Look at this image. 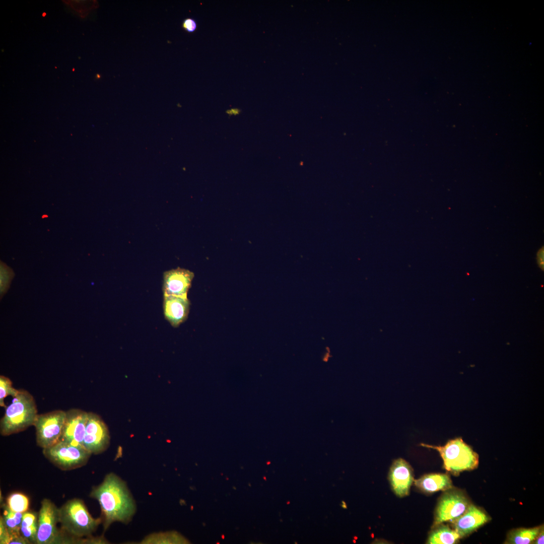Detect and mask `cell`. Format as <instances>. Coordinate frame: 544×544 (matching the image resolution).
<instances>
[{"label": "cell", "mask_w": 544, "mask_h": 544, "mask_svg": "<svg viewBox=\"0 0 544 544\" xmlns=\"http://www.w3.org/2000/svg\"><path fill=\"white\" fill-rule=\"evenodd\" d=\"M90 497L100 506L104 530L114 522H128L135 512L134 501L125 483L113 473L107 474L92 489Z\"/></svg>", "instance_id": "cell-1"}, {"label": "cell", "mask_w": 544, "mask_h": 544, "mask_svg": "<svg viewBox=\"0 0 544 544\" xmlns=\"http://www.w3.org/2000/svg\"><path fill=\"white\" fill-rule=\"evenodd\" d=\"M102 522L101 518H94L84 502L79 499L67 501L59 508V523L63 535V543H87L88 537Z\"/></svg>", "instance_id": "cell-2"}, {"label": "cell", "mask_w": 544, "mask_h": 544, "mask_svg": "<svg viewBox=\"0 0 544 544\" xmlns=\"http://www.w3.org/2000/svg\"><path fill=\"white\" fill-rule=\"evenodd\" d=\"M38 415L35 401L27 391L19 389L11 404L6 407L0 421L2 435L9 436L33 426Z\"/></svg>", "instance_id": "cell-3"}, {"label": "cell", "mask_w": 544, "mask_h": 544, "mask_svg": "<svg viewBox=\"0 0 544 544\" xmlns=\"http://www.w3.org/2000/svg\"><path fill=\"white\" fill-rule=\"evenodd\" d=\"M421 445L437 450L443 460L445 469L454 475L478 466L479 455L461 438L450 440L442 446L424 443Z\"/></svg>", "instance_id": "cell-4"}, {"label": "cell", "mask_w": 544, "mask_h": 544, "mask_svg": "<svg viewBox=\"0 0 544 544\" xmlns=\"http://www.w3.org/2000/svg\"><path fill=\"white\" fill-rule=\"evenodd\" d=\"M42 452L50 462L63 470L84 466L91 455L83 446H76L61 441L43 449Z\"/></svg>", "instance_id": "cell-5"}, {"label": "cell", "mask_w": 544, "mask_h": 544, "mask_svg": "<svg viewBox=\"0 0 544 544\" xmlns=\"http://www.w3.org/2000/svg\"><path fill=\"white\" fill-rule=\"evenodd\" d=\"M65 416L66 412L62 410L38 414L33 425L38 446L44 449L60 441Z\"/></svg>", "instance_id": "cell-6"}, {"label": "cell", "mask_w": 544, "mask_h": 544, "mask_svg": "<svg viewBox=\"0 0 544 544\" xmlns=\"http://www.w3.org/2000/svg\"><path fill=\"white\" fill-rule=\"evenodd\" d=\"M59 508L49 499H44L38 514L37 544L60 543L61 533L57 527Z\"/></svg>", "instance_id": "cell-7"}, {"label": "cell", "mask_w": 544, "mask_h": 544, "mask_svg": "<svg viewBox=\"0 0 544 544\" xmlns=\"http://www.w3.org/2000/svg\"><path fill=\"white\" fill-rule=\"evenodd\" d=\"M471 504L466 494L461 490L452 488L447 490L438 503L434 527L444 522L452 523L466 511Z\"/></svg>", "instance_id": "cell-8"}, {"label": "cell", "mask_w": 544, "mask_h": 544, "mask_svg": "<svg viewBox=\"0 0 544 544\" xmlns=\"http://www.w3.org/2000/svg\"><path fill=\"white\" fill-rule=\"evenodd\" d=\"M109 441L108 429L103 421L97 415L88 413L83 447L91 454H99L107 448Z\"/></svg>", "instance_id": "cell-9"}, {"label": "cell", "mask_w": 544, "mask_h": 544, "mask_svg": "<svg viewBox=\"0 0 544 544\" xmlns=\"http://www.w3.org/2000/svg\"><path fill=\"white\" fill-rule=\"evenodd\" d=\"M88 417V413L80 409H72L66 411L60 441L83 446Z\"/></svg>", "instance_id": "cell-10"}, {"label": "cell", "mask_w": 544, "mask_h": 544, "mask_svg": "<svg viewBox=\"0 0 544 544\" xmlns=\"http://www.w3.org/2000/svg\"><path fill=\"white\" fill-rule=\"evenodd\" d=\"M194 276L191 271L179 267L165 271L163 283L164 295L187 297Z\"/></svg>", "instance_id": "cell-11"}, {"label": "cell", "mask_w": 544, "mask_h": 544, "mask_svg": "<svg viewBox=\"0 0 544 544\" xmlns=\"http://www.w3.org/2000/svg\"><path fill=\"white\" fill-rule=\"evenodd\" d=\"M490 517L481 509L471 504L466 511L452 523L460 538L471 534L489 521Z\"/></svg>", "instance_id": "cell-12"}, {"label": "cell", "mask_w": 544, "mask_h": 544, "mask_svg": "<svg viewBox=\"0 0 544 544\" xmlns=\"http://www.w3.org/2000/svg\"><path fill=\"white\" fill-rule=\"evenodd\" d=\"M163 307L165 319L173 327H176L186 320L190 301L187 297L164 295Z\"/></svg>", "instance_id": "cell-13"}, {"label": "cell", "mask_w": 544, "mask_h": 544, "mask_svg": "<svg viewBox=\"0 0 544 544\" xmlns=\"http://www.w3.org/2000/svg\"><path fill=\"white\" fill-rule=\"evenodd\" d=\"M389 480L396 495L402 497L409 494L414 479L412 469L404 460L398 458L394 461L390 470Z\"/></svg>", "instance_id": "cell-14"}, {"label": "cell", "mask_w": 544, "mask_h": 544, "mask_svg": "<svg viewBox=\"0 0 544 544\" xmlns=\"http://www.w3.org/2000/svg\"><path fill=\"white\" fill-rule=\"evenodd\" d=\"M415 485L424 492L432 493L453 488L449 475L444 473L426 474L415 481Z\"/></svg>", "instance_id": "cell-15"}, {"label": "cell", "mask_w": 544, "mask_h": 544, "mask_svg": "<svg viewBox=\"0 0 544 544\" xmlns=\"http://www.w3.org/2000/svg\"><path fill=\"white\" fill-rule=\"evenodd\" d=\"M430 533L427 543L452 544L460 538L458 534L448 526L440 524Z\"/></svg>", "instance_id": "cell-16"}, {"label": "cell", "mask_w": 544, "mask_h": 544, "mask_svg": "<svg viewBox=\"0 0 544 544\" xmlns=\"http://www.w3.org/2000/svg\"><path fill=\"white\" fill-rule=\"evenodd\" d=\"M38 531V514L32 511L24 512L20 533L29 543H36Z\"/></svg>", "instance_id": "cell-17"}, {"label": "cell", "mask_w": 544, "mask_h": 544, "mask_svg": "<svg viewBox=\"0 0 544 544\" xmlns=\"http://www.w3.org/2000/svg\"><path fill=\"white\" fill-rule=\"evenodd\" d=\"M543 526L530 528H520L513 529L507 535L506 543L528 544L533 542L536 538Z\"/></svg>", "instance_id": "cell-18"}, {"label": "cell", "mask_w": 544, "mask_h": 544, "mask_svg": "<svg viewBox=\"0 0 544 544\" xmlns=\"http://www.w3.org/2000/svg\"><path fill=\"white\" fill-rule=\"evenodd\" d=\"M187 540L175 531L159 532L148 535L140 543L173 544L186 543Z\"/></svg>", "instance_id": "cell-19"}, {"label": "cell", "mask_w": 544, "mask_h": 544, "mask_svg": "<svg viewBox=\"0 0 544 544\" xmlns=\"http://www.w3.org/2000/svg\"><path fill=\"white\" fill-rule=\"evenodd\" d=\"M3 514L1 516L5 526L11 533H20V528L24 513L11 510L5 504L3 505Z\"/></svg>", "instance_id": "cell-20"}, {"label": "cell", "mask_w": 544, "mask_h": 544, "mask_svg": "<svg viewBox=\"0 0 544 544\" xmlns=\"http://www.w3.org/2000/svg\"><path fill=\"white\" fill-rule=\"evenodd\" d=\"M6 504L14 511L24 513L28 509L29 500L28 497L23 493H14L7 497Z\"/></svg>", "instance_id": "cell-21"}, {"label": "cell", "mask_w": 544, "mask_h": 544, "mask_svg": "<svg viewBox=\"0 0 544 544\" xmlns=\"http://www.w3.org/2000/svg\"><path fill=\"white\" fill-rule=\"evenodd\" d=\"M18 390L12 386L11 380L8 377L3 375L0 376V405L6 407L4 402V399L8 395L12 397L16 396L19 393Z\"/></svg>", "instance_id": "cell-22"}, {"label": "cell", "mask_w": 544, "mask_h": 544, "mask_svg": "<svg viewBox=\"0 0 544 544\" xmlns=\"http://www.w3.org/2000/svg\"><path fill=\"white\" fill-rule=\"evenodd\" d=\"M182 26L185 31L191 33L196 30L197 24L194 19L188 18L183 20Z\"/></svg>", "instance_id": "cell-23"}, {"label": "cell", "mask_w": 544, "mask_h": 544, "mask_svg": "<svg viewBox=\"0 0 544 544\" xmlns=\"http://www.w3.org/2000/svg\"><path fill=\"white\" fill-rule=\"evenodd\" d=\"M544 534V533H543V529L542 528V530L539 532V533L538 534V535L537 536L536 538L533 541V543H536V544L543 543V539H544L543 538H544V534Z\"/></svg>", "instance_id": "cell-24"}, {"label": "cell", "mask_w": 544, "mask_h": 544, "mask_svg": "<svg viewBox=\"0 0 544 544\" xmlns=\"http://www.w3.org/2000/svg\"><path fill=\"white\" fill-rule=\"evenodd\" d=\"M240 110L238 108H232L226 111V113L230 116L238 115Z\"/></svg>", "instance_id": "cell-25"}, {"label": "cell", "mask_w": 544, "mask_h": 544, "mask_svg": "<svg viewBox=\"0 0 544 544\" xmlns=\"http://www.w3.org/2000/svg\"><path fill=\"white\" fill-rule=\"evenodd\" d=\"M290 503V501H288V502H287V504H289Z\"/></svg>", "instance_id": "cell-26"}, {"label": "cell", "mask_w": 544, "mask_h": 544, "mask_svg": "<svg viewBox=\"0 0 544 544\" xmlns=\"http://www.w3.org/2000/svg\"><path fill=\"white\" fill-rule=\"evenodd\" d=\"M269 463H270V462H269L267 463V464H269Z\"/></svg>", "instance_id": "cell-27"}]
</instances>
